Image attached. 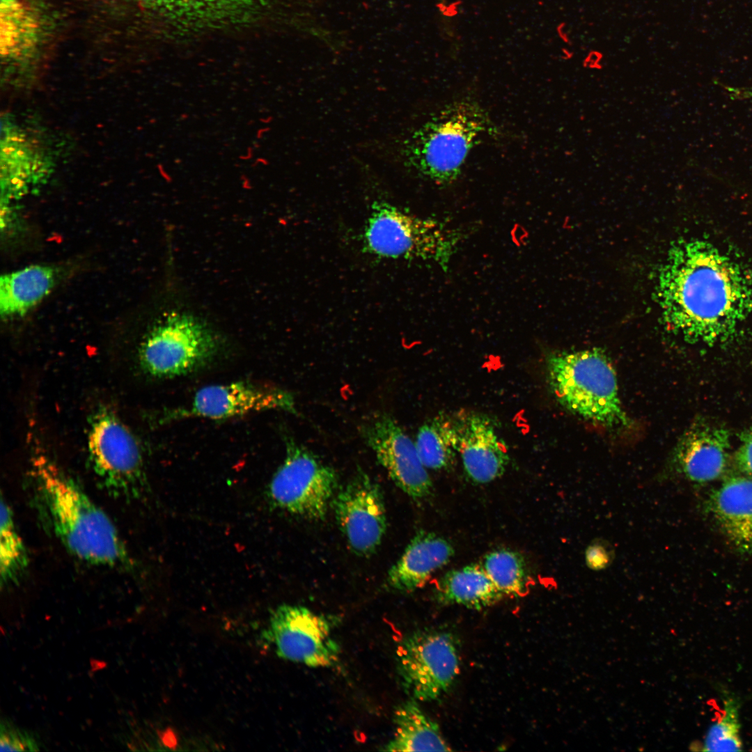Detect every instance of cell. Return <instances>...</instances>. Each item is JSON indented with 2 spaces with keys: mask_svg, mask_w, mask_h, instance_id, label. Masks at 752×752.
Masks as SVG:
<instances>
[{
  "mask_svg": "<svg viewBox=\"0 0 752 752\" xmlns=\"http://www.w3.org/2000/svg\"><path fill=\"white\" fill-rule=\"evenodd\" d=\"M657 284L664 324L689 343L726 341L752 311V287L746 274L735 260L706 241L675 244Z\"/></svg>",
  "mask_w": 752,
  "mask_h": 752,
  "instance_id": "1",
  "label": "cell"
},
{
  "mask_svg": "<svg viewBox=\"0 0 752 752\" xmlns=\"http://www.w3.org/2000/svg\"><path fill=\"white\" fill-rule=\"evenodd\" d=\"M32 473L50 525L67 549L94 565L125 558L120 536L107 515L54 462L33 456Z\"/></svg>",
  "mask_w": 752,
  "mask_h": 752,
  "instance_id": "2",
  "label": "cell"
},
{
  "mask_svg": "<svg viewBox=\"0 0 752 752\" xmlns=\"http://www.w3.org/2000/svg\"><path fill=\"white\" fill-rule=\"evenodd\" d=\"M547 378L558 403L580 418L611 432L634 423L622 404L616 370L600 348L550 353Z\"/></svg>",
  "mask_w": 752,
  "mask_h": 752,
  "instance_id": "3",
  "label": "cell"
},
{
  "mask_svg": "<svg viewBox=\"0 0 752 752\" xmlns=\"http://www.w3.org/2000/svg\"><path fill=\"white\" fill-rule=\"evenodd\" d=\"M495 133L485 111L476 102L451 103L420 127L409 139L407 161L425 177L439 185L451 184L462 171L476 141Z\"/></svg>",
  "mask_w": 752,
  "mask_h": 752,
  "instance_id": "4",
  "label": "cell"
},
{
  "mask_svg": "<svg viewBox=\"0 0 752 752\" xmlns=\"http://www.w3.org/2000/svg\"><path fill=\"white\" fill-rule=\"evenodd\" d=\"M285 457L267 489L272 506L311 520L324 518L338 488L336 471L312 451L285 439Z\"/></svg>",
  "mask_w": 752,
  "mask_h": 752,
  "instance_id": "5",
  "label": "cell"
},
{
  "mask_svg": "<svg viewBox=\"0 0 752 752\" xmlns=\"http://www.w3.org/2000/svg\"><path fill=\"white\" fill-rule=\"evenodd\" d=\"M402 684L413 699L433 701L454 684L460 668L455 636L446 629H421L407 636L397 649Z\"/></svg>",
  "mask_w": 752,
  "mask_h": 752,
  "instance_id": "6",
  "label": "cell"
},
{
  "mask_svg": "<svg viewBox=\"0 0 752 752\" xmlns=\"http://www.w3.org/2000/svg\"><path fill=\"white\" fill-rule=\"evenodd\" d=\"M215 334L198 319L172 313L158 322L140 348L143 368L157 377H174L191 373L215 355Z\"/></svg>",
  "mask_w": 752,
  "mask_h": 752,
  "instance_id": "7",
  "label": "cell"
},
{
  "mask_svg": "<svg viewBox=\"0 0 752 752\" xmlns=\"http://www.w3.org/2000/svg\"><path fill=\"white\" fill-rule=\"evenodd\" d=\"M364 238L368 250L379 256L420 257L441 263L450 256L453 241L435 221L413 217L386 203L373 206Z\"/></svg>",
  "mask_w": 752,
  "mask_h": 752,
  "instance_id": "8",
  "label": "cell"
},
{
  "mask_svg": "<svg viewBox=\"0 0 752 752\" xmlns=\"http://www.w3.org/2000/svg\"><path fill=\"white\" fill-rule=\"evenodd\" d=\"M332 624L306 606L283 604L272 614L267 635L279 657L310 667H328L340 655Z\"/></svg>",
  "mask_w": 752,
  "mask_h": 752,
  "instance_id": "9",
  "label": "cell"
},
{
  "mask_svg": "<svg viewBox=\"0 0 752 752\" xmlns=\"http://www.w3.org/2000/svg\"><path fill=\"white\" fill-rule=\"evenodd\" d=\"M88 450L95 473L113 492H132L143 481V457L139 443L110 411L100 409L92 418Z\"/></svg>",
  "mask_w": 752,
  "mask_h": 752,
  "instance_id": "10",
  "label": "cell"
},
{
  "mask_svg": "<svg viewBox=\"0 0 752 752\" xmlns=\"http://www.w3.org/2000/svg\"><path fill=\"white\" fill-rule=\"evenodd\" d=\"M337 524L351 550L358 556L373 554L387 528L386 512L379 485L361 469L332 499Z\"/></svg>",
  "mask_w": 752,
  "mask_h": 752,
  "instance_id": "11",
  "label": "cell"
},
{
  "mask_svg": "<svg viewBox=\"0 0 752 752\" xmlns=\"http://www.w3.org/2000/svg\"><path fill=\"white\" fill-rule=\"evenodd\" d=\"M366 444L393 483L413 499H423L432 490V481L418 454L415 443L389 414H374L359 428Z\"/></svg>",
  "mask_w": 752,
  "mask_h": 752,
  "instance_id": "12",
  "label": "cell"
},
{
  "mask_svg": "<svg viewBox=\"0 0 752 752\" xmlns=\"http://www.w3.org/2000/svg\"><path fill=\"white\" fill-rule=\"evenodd\" d=\"M269 409L296 413L294 397L279 388L240 381L200 389L189 405L168 418L224 419Z\"/></svg>",
  "mask_w": 752,
  "mask_h": 752,
  "instance_id": "13",
  "label": "cell"
},
{
  "mask_svg": "<svg viewBox=\"0 0 752 752\" xmlns=\"http://www.w3.org/2000/svg\"><path fill=\"white\" fill-rule=\"evenodd\" d=\"M453 420L457 452L469 478L481 484L499 478L506 471L509 454L492 420L476 412H461Z\"/></svg>",
  "mask_w": 752,
  "mask_h": 752,
  "instance_id": "14",
  "label": "cell"
},
{
  "mask_svg": "<svg viewBox=\"0 0 752 752\" xmlns=\"http://www.w3.org/2000/svg\"><path fill=\"white\" fill-rule=\"evenodd\" d=\"M730 435L722 427L696 422L682 435L669 458L668 469L695 483L720 478L728 465Z\"/></svg>",
  "mask_w": 752,
  "mask_h": 752,
  "instance_id": "15",
  "label": "cell"
},
{
  "mask_svg": "<svg viewBox=\"0 0 752 752\" xmlns=\"http://www.w3.org/2000/svg\"><path fill=\"white\" fill-rule=\"evenodd\" d=\"M173 26L205 29L235 25L255 15L263 0H149Z\"/></svg>",
  "mask_w": 752,
  "mask_h": 752,
  "instance_id": "16",
  "label": "cell"
},
{
  "mask_svg": "<svg viewBox=\"0 0 752 752\" xmlns=\"http://www.w3.org/2000/svg\"><path fill=\"white\" fill-rule=\"evenodd\" d=\"M708 507L730 542L752 554V479L733 476L710 495Z\"/></svg>",
  "mask_w": 752,
  "mask_h": 752,
  "instance_id": "17",
  "label": "cell"
},
{
  "mask_svg": "<svg viewBox=\"0 0 752 752\" xmlns=\"http://www.w3.org/2000/svg\"><path fill=\"white\" fill-rule=\"evenodd\" d=\"M453 554V546L444 538L434 533L419 532L390 568L387 583L397 591H414L423 586L434 572L445 565Z\"/></svg>",
  "mask_w": 752,
  "mask_h": 752,
  "instance_id": "18",
  "label": "cell"
},
{
  "mask_svg": "<svg viewBox=\"0 0 752 752\" xmlns=\"http://www.w3.org/2000/svg\"><path fill=\"white\" fill-rule=\"evenodd\" d=\"M57 273L47 265H32L1 277L0 312L5 319L23 316L54 288Z\"/></svg>",
  "mask_w": 752,
  "mask_h": 752,
  "instance_id": "19",
  "label": "cell"
},
{
  "mask_svg": "<svg viewBox=\"0 0 752 752\" xmlns=\"http://www.w3.org/2000/svg\"><path fill=\"white\" fill-rule=\"evenodd\" d=\"M393 721L395 732L384 751H451L438 724L423 711L416 700L412 698L398 706Z\"/></svg>",
  "mask_w": 752,
  "mask_h": 752,
  "instance_id": "20",
  "label": "cell"
},
{
  "mask_svg": "<svg viewBox=\"0 0 752 752\" xmlns=\"http://www.w3.org/2000/svg\"><path fill=\"white\" fill-rule=\"evenodd\" d=\"M503 596L482 565L471 564L446 573L439 581L437 597L443 604H455L480 609Z\"/></svg>",
  "mask_w": 752,
  "mask_h": 752,
  "instance_id": "21",
  "label": "cell"
},
{
  "mask_svg": "<svg viewBox=\"0 0 752 752\" xmlns=\"http://www.w3.org/2000/svg\"><path fill=\"white\" fill-rule=\"evenodd\" d=\"M416 448L423 465L430 469L449 467L457 452V436L453 418L439 414L418 429Z\"/></svg>",
  "mask_w": 752,
  "mask_h": 752,
  "instance_id": "22",
  "label": "cell"
},
{
  "mask_svg": "<svg viewBox=\"0 0 752 752\" xmlns=\"http://www.w3.org/2000/svg\"><path fill=\"white\" fill-rule=\"evenodd\" d=\"M722 712L709 728L701 745L703 751H740L743 749L741 735V701L735 695L723 691Z\"/></svg>",
  "mask_w": 752,
  "mask_h": 752,
  "instance_id": "23",
  "label": "cell"
},
{
  "mask_svg": "<svg viewBox=\"0 0 752 752\" xmlns=\"http://www.w3.org/2000/svg\"><path fill=\"white\" fill-rule=\"evenodd\" d=\"M482 565L503 596H519L526 590V567L518 553L508 549L493 551L485 556Z\"/></svg>",
  "mask_w": 752,
  "mask_h": 752,
  "instance_id": "24",
  "label": "cell"
},
{
  "mask_svg": "<svg viewBox=\"0 0 752 752\" xmlns=\"http://www.w3.org/2000/svg\"><path fill=\"white\" fill-rule=\"evenodd\" d=\"M27 564L22 540L16 529L10 506L1 501L0 573L1 581L11 583L18 579Z\"/></svg>",
  "mask_w": 752,
  "mask_h": 752,
  "instance_id": "25",
  "label": "cell"
},
{
  "mask_svg": "<svg viewBox=\"0 0 752 752\" xmlns=\"http://www.w3.org/2000/svg\"><path fill=\"white\" fill-rule=\"evenodd\" d=\"M1 751H32L39 750L34 737L28 732L19 728L7 719L1 722Z\"/></svg>",
  "mask_w": 752,
  "mask_h": 752,
  "instance_id": "26",
  "label": "cell"
},
{
  "mask_svg": "<svg viewBox=\"0 0 752 752\" xmlns=\"http://www.w3.org/2000/svg\"><path fill=\"white\" fill-rule=\"evenodd\" d=\"M614 558L612 546L606 540L592 541L585 550V563L594 571L603 570L611 565Z\"/></svg>",
  "mask_w": 752,
  "mask_h": 752,
  "instance_id": "27",
  "label": "cell"
},
{
  "mask_svg": "<svg viewBox=\"0 0 752 752\" xmlns=\"http://www.w3.org/2000/svg\"><path fill=\"white\" fill-rule=\"evenodd\" d=\"M735 460L741 471L752 479V428L742 434Z\"/></svg>",
  "mask_w": 752,
  "mask_h": 752,
  "instance_id": "28",
  "label": "cell"
}]
</instances>
